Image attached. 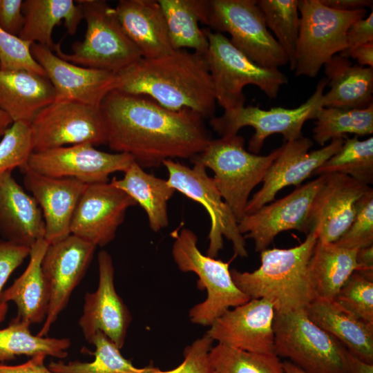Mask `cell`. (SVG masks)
I'll use <instances>...</instances> for the list:
<instances>
[{
  "mask_svg": "<svg viewBox=\"0 0 373 373\" xmlns=\"http://www.w3.org/2000/svg\"><path fill=\"white\" fill-rule=\"evenodd\" d=\"M106 144L127 153L141 167H158L164 160L191 159L211 140L204 119L187 108L167 109L149 97L116 89L100 104Z\"/></svg>",
  "mask_w": 373,
  "mask_h": 373,
  "instance_id": "obj_1",
  "label": "cell"
},
{
  "mask_svg": "<svg viewBox=\"0 0 373 373\" xmlns=\"http://www.w3.org/2000/svg\"><path fill=\"white\" fill-rule=\"evenodd\" d=\"M116 90L150 97L162 106L187 108L204 119L215 116L216 101L206 57L186 49L140 58L116 74Z\"/></svg>",
  "mask_w": 373,
  "mask_h": 373,
  "instance_id": "obj_2",
  "label": "cell"
},
{
  "mask_svg": "<svg viewBox=\"0 0 373 373\" xmlns=\"http://www.w3.org/2000/svg\"><path fill=\"white\" fill-rule=\"evenodd\" d=\"M318 240L309 233L299 245L289 249L260 251V266L252 272L230 270L236 287L250 299H266L275 312L305 309L316 298L309 271V262Z\"/></svg>",
  "mask_w": 373,
  "mask_h": 373,
  "instance_id": "obj_3",
  "label": "cell"
},
{
  "mask_svg": "<svg viewBox=\"0 0 373 373\" xmlns=\"http://www.w3.org/2000/svg\"><path fill=\"white\" fill-rule=\"evenodd\" d=\"M281 148L267 155L254 154L245 149L242 135H230L211 139L204 149L190 161L213 172V182L238 223L246 215L250 193L262 182Z\"/></svg>",
  "mask_w": 373,
  "mask_h": 373,
  "instance_id": "obj_4",
  "label": "cell"
},
{
  "mask_svg": "<svg viewBox=\"0 0 373 373\" xmlns=\"http://www.w3.org/2000/svg\"><path fill=\"white\" fill-rule=\"evenodd\" d=\"M86 23L84 39L72 46V52H64L60 43L52 51L74 64L117 74L132 65L142 55L122 28L115 12L104 0L75 1Z\"/></svg>",
  "mask_w": 373,
  "mask_h": 373,
  "instance_id": "obj_5",
  "label": "cell"
},
{
  "mask_svg": "<svg viewBox=\"0 0 373 373\" xmlns=\"http://www.w3.org/2000/svg\"><path fill=\"white\" fill-rule=\"evenodd\" d=\"M200 23L213 32L228 33L237 49L262 67L278 69L289 64L257 0H203Z\"/></svg>",
  "mask_w": 373,
  "mask_h": 373,
  "instance_id": "obj_6",
  "label": "cell"
},
{
  "mask_svg": "<svg viewBox=\"0 0 373 373\" xmlns=\"http://www.w3.org/2000/svg\"><path fill=\"white\" fill-rule=\"evenodd\" d=\"M209 42L206 54L216 103L224 111L245 106L243 88L254 85L269 98L277 97L287 77L277 68L262 67L237 49L224 34L204 29Z\"/></svg>",
  "mask_w": 373,
  "mask_h": 373,
  "instance_id": "obj_7",
  "label": "cell"
},
{
  "mask_svg": "<svg viewBox=\"0 0 373 373\" xmlns=\"http://www.w3.org/2000/svg\"><path fill=\"white\" fill-rule=\"evenodd\" d=\"M274 353L307 373H350L348 351L308 317L305 309L275 312Z\"/></svg>",
  "mask_w": 373,
  "mask_h": 373,
  "instance_id": "obj_8",
  "label": "cell"
},
{
  "mask_svg": "<svg viewBox=\"0 0 373 373\" xmlns=\"http://www.w3.org/2000/svg\"><path fill=\"white\" fill-rule=\"evenodd\" d=\"M173 258L183 272H193L197 286L206 289L207 296L189 311L190 321L195 324L210 326L231 307L247 303L250 298L235 285L229 262L204 255L198 247V237L189 229L182 228L174 236Z\"/></svg>",
  "mask_w": 373,
  "mask_h": 373,
  "instance_id": "obj_9",
  "label": "cell"
},
{
  "mask_svg": "<svg viewBox=\"0 0 373 373\" xmlns=\"http://www.w3.org/2000/svg\"><path fill=\"white\" fill-rule=\"evenodd\" d=\"M300 27L296 53V76L316 77L331 58L347 48L346 34L367 10L341 11L320 0H298Z\"/></svg>",
  "mask_w": 373,
  "mask_h": 373,
  "instance_id": "obj_10",
  "label": "cell"
},
{
  "mask_svg": "<svg viewBox=\"0 0 373 373\" xmlns=\"http://www.w3.org/2000/svg\"><path fill=\"white\" fill-rule=\"evenodd\" d=\"M327 85L326 77L318 82L313 94L296 108L274 107L262 110L255 106H244L224 111L220 116L209 119V124L220 137L238 134L245 126H251L255 133L249 141V151L258 154L271 135L281 134L285 142L303 137L302 129L309 119H315L323 107L322 98Z\"/></svg>",
  "mask_w": 373,
  "mask_h": 373,
  "instance_id": "obj_11",
  "label": "cell"
},
{
  "mask_svg": "<svg viewBox=\"0 0 373 373\" xmlns=\"http://www.w3.org/2000/svg\"><path fill=\"white\" fill-rule=\"evenodd\" d=\"M169 178L167 182L175 191L200 203L207 210L211 220L207 256L216 258L223 248V237L231 242L236 256L246 258L245 238L240 233L238 221L229 205L222 199L213 178L203 165L195 163L192 168L173 160H164Z\"/></svg>",
  "mask_w": 373,
  "mask_h": 373,
  "instance_id": "obj_12",
  "label": "cell"
},
{
  "mask_svg": "<svg viewBox=\"0 0 373 373\" xmlns=\"http://www.w3.org/2000/svg\"><path fill=\"white\" fill-rule=\"evenodd\" d=\"M33 152L67 144H106L107 135L99 107L55 99L30 124Z\"/></svg>",
  "mask_w": 373,
  "mask_h": 373,
  "instance_id": "obj_13",
  "label": "cell"
},
{
  "mask_svg": "<svg viewBox=\"0 0 373 373\" xmlns=\"http://www.w3.org/2000/svg\"><path fill=\"white\" fill-rule=\"evenodd\" d=\"M133 162L127 153H108L90 144H79L32 152L27 165L46 176L91 184L109 182L111 174L124 172Z\"/></svg>",
  "mask_w": 373,
  "mask_h": 373,
  "instance_id": "obj_14",
  "label": "cell"
},
{
  "mask_svg": "<svg viewBox=\"0 0 373 373\" xmlns=\"http://www.w3.org/2000/svg\"><path fill=\"white\" fill-rule=\"evenodd\" d=\"M96 247L70 234L48 244L41 261V270L50 292L46 318L38 332L46 336L60 313L66 308L73 290L88 269Z\"/></svg>",
  "mask_w": 373,
  "mask_h": 373,
  "instance_id": "obj_15",
  "label": "cell"
},
{
  "mask_svg": "<svg viewBox=\"0 0 373 373\" xmlns=\"http://www.w3.org/2000/svg\"><path fill=\"white\" fill-rule=\"evenodd\" d=\"M325 178V174L320 175L284 198L246 214L238 223L240 233L254 240L258 252L267 249L280 232L295 229L307 235L313 200Z\"/></svg>",
  "mask_w": 373,
  "mask_h": 373,
  "instance_id": "obj_16",
  "label": "cell"
},
{
  "mask_svg": "<svg viewBox=\"0 0 373 373\" xmlns=\"http://www.w3.org/2000/svg\"><path fill=\"white\" fill-rule=\"evenodd\" d=\"M136 204L111 181L87 184L75 209L70 234L96 247H104L114 240L128 209Z\"/></svg>",
  "mask_w": 373,
  "mask_h": 373,
  "instance_id": "obj_17",
  "label": "cell"
},
{
  "mask_svg": "<svg viewBox=\"0 0 373 373\" xmlns=\"http://www.w3.org/2000/svg\"><path fill=\"white\" fill-rule=\"evenodd\" d=\"M345 138H336L326 146L309 151L313 142L308 137L285 142L278 156L269 166L262 180L261 189L249 200L246 214L257 211L274 200L276 193L291 185L296 187L308 178L316 169L336 154Z\"/></svg>",
  "mask_w": 373,
  "mask_h": 373,
  "instance_id": "obj_18",
  "label": "cell"
},
{
  "mask_svg": "<svg viewBox=\"0 0 373 373\" xmlns=\"http://www.w3.org/2000/svg\"><path fill=\"white\" fill-rule=\"evenodd\" d=\"M97 288L93 292L85 294L79 325L88 343L97 332H102L122 349L132 317L116 291L111 256L106 251L101 250L97 256Z\"/></svg>",
  "mask_w": 373,
  "mask_h": 373,
  "instance_id": "obj_19",
  "label": "cell"
},
{
  "mask_svg": "<svg viewBox=\"0 0 373 373\" xmlns=\"http://www.w3.org/2000/svg\"><path fill=\"white\" fill-rule=\"evenodd\" d=\"M274 306L263 298L227 310L209 326L207 334L218 343L260 354L274 353Z\"/></svg>",
  "mask_w": 373,
  "mask_h": 373,
  "instance_id": "obj_20",
  "label": "cell"
},
{
  "mask_svg": "<svg viewBox=\"0 0 373 373\" xmlns=\"http://www.w3.org/2000/svg\"><path fill=\"white\" fill-rule=\"evenodd\" d=\"M308 219V231L318 240L335 242L351 225L357 201L370 186L342 173L325 174Z\"/></svg>",
  "mask_w": 373,
  "mask_h": 373,
  "instance_id": "obj_21",
  "label": "cell"
},
{
  "mask_svg": "<svg viewBox=\"0 0 373 373\" xmlns=\"http://www.w3.org/2000/svg\"><path fill=\"white\" fill-rule=\"evenodd\" d=\"M30 50L52 84L55 99L99 107L106 95L116 88L115 73L74 64L39 44H32Z\"/></svg>",
  "mask_w": 373,
  "mask_h": 373,
  "instance_id": "obj_22",
  "label": "cell"
},
{
  "mask_svg": "<svg viewBox=\"0 0 373 373\" xmlns=\"http://www.w3.org/2000/svg\"><path fill=\"white\" fill-rule=\"evenodd\" d=\"M23 183L39 206L44 223V240L51 244L70 234L71 219L87 184L73 178L46 176L27 164L19 169Z\"/></svg>",
  "mask_w": 373,
  "mask_h": 373,
  "instance_id": "obj_23",
  "label": "cell"
},
{
  "mask_svg": "<svg viewBox=\"0 0 373 373\" xmlns=\"http://www.w3.org/2000/svg\"><path fill=\"white\" fill-rule=\"evenodd\" d=\"M44 236L45 223L35 200L17 183L12 171L0 175L1 238L30 248Z\"/></svg>",
  "mask_w": 373,
  "mask_h": 373,
  "instance_id": "obj_24",
  "label": "cell"
},
{
  "mask_svg": "<svg viewBox=\"0 0 373 373\" xmlns=\"http://www.w3.org/2000/svg\"><path fill=\"white\" fill-rule=\"evenodd\" d=\"M115 10L122 28L142 57L155 58L173 50L158 0H120Z\"/></svg>",
  "mask_w": 373,
  "mask_h": 373,
  "instance_id": "obj_25",
  "label": "cell"
},
{
  "mask_svg": "<svg viewBox=\"0 0 373 373\" xmlns=\"http://www.w3.org/2000/svg\"><path fill=\"white\" fill-rule=\"evenodd\" d=\"M55 97L54 88L46 77L26 70L0 69V110L13 122L30 124Z\"/></svg>",
  "mask_w": 373,
  "mask_h": 373,
  "instance_id": "obj_26",
  "label": "cell"
},
{
  "mask_svg": "<svg viewBox=\"0 0 373 373\" xmlns=\"http://www.w3.org/2000/svg\"><path fill=\"white\" fill-rule=\"evenodd\" d=\"M48 245L44 239H41L30 247L26 269L1 296V303L13 302L16 305V319L30 325L44 322L48 313L50 292L41 270Z\"/></svg>",
  "mask_w": 373,
  "mask_h": 373,
  "instance_id": "obj_27",
  "label": "cell"
},
{
  "mask_svg": "<svg viewBox=\"0 0 373 373\" xmlns=\"http://www.w3.org/2000/svg\"><path fill=\"white\" fill-rule=\"evenodd\" d=\"M324 68L329 90L323 95V107L361 109L373 104V68L354 64L338 54Z\"/></svg>",
  "mask_w": 373,
  "mask_h": 373,
  "instance_id": "obj_28",
  "label": "cell"
},
{
  "mask_svg": "<svg viewBox=\"0 0 373 373\" xmlns=\"http://www.w3.org/2000/svg\"><path fill=\"white\" fill-rule=\"evenodd\" d=\"M305 310L312 321L336 338L351 354L373 363V325L345 312L333 300L316 298Z\"/></svg>",
  "mask_w": 373,
  "mask_h": 373,
  "instance_id": "obj_29",
  "label": "cell"
},
{
  "mask_svg": "<svg viewBox=\"0 0 373 373\" xmlns=\"http://www.w3.org/2000/svg\"><path fill=\"white\" fill-rule=\"evenodd\" d=\"M24 24L18 37L23 40L46 46L53 50L52 31L64 20L67 32L73 35L83 14L73 0H25L22 3Z\"/></svg>",
  "mask_w": 373,
  "mask_h": 373,
  "instance_id": "obj_30",
  "label": "cell"
},
{
  "mask_svg": "<svg viewBox=\"0 0 373 373\" xmlns=\"http://www.w3.org/2000/svg\"><path fill=\"white\" fill-rule=\"evenodd\" d=\"M124 173L122 178L114 177L111 182L142 207L152 231L157 232L167 227V202L175 191L167 180L146 173L135 161Z\"/></svg>",
  "mask_w": 373,
  "mask_h": 373,
  "instance_id": "obj_31",
  "label": "cell"
},
{
  "mask_svg": "<svg viewBox=\"0 0 373 373\" xmlns=\"http://www.w3.org/2000/svg\"><path fill=\"white\" fill-rule=\"evenodd\" d=\"M358 249L318 240L309 262V271L316 298L333 300L356 269Z\"/></svg>",
  "mask_w": 373,
  "mask_h": 373,
  "instance_id": "obj_32",
  "label": "cell"
},
{
  "mask_svg": "<svg viewBox=\"0 0 373 373\" xmlns=\"http://www.w3.org/2000/svg\"><path fill=\"white\" fill-rule=\"evenodd\" d=\"M173 50L191 49L206 56L209 42L199 26L203 0H158Z\"/></svg>",
  "mask_w": 373,
  "mask_h": 373,
  "instance_id": "obj_33",
  "label": "cell"
},
{
  "mask_svg": "<svg viewBox=\"0 0 373 373\" xmlns=\"http://www.w3.org/2000/svg\"><path fill=\"white\" fill-rule=\"evenodd\" d=\"M31 325L12 319L9 325L0 329V362L10 361L17 356H34L45 354L62 359L68 356L71 341L68 338H52L33 335Z\"/></svg>",
  "mask_w": 373,
  "mask_h": 373,
  "instance_id": "obj_34",
  "label": "cell"
},
{
  "mask_svg": "<svg viewBox=\"0 0 373 373\" xmlns=\"http://www.w3.org/2000/svg\"><path fill=\"white\" fill-rule=\"evenodd\" d=\"M314 140L321 146L333 139L373 133V104L365 108L322 107L315 118Z\"/></svg>",
  "mask_w": 373,
  "mask_h": 373,
  "instance_id": "obj_35",
  "label": "cell"
},
{
  "mask_svg": "<svg viewBox=\"0 0 373 373\" xmlns=\"http://www.w3.org/2000/svg\"><path fill=\"white\" fill-rule=\"evenodd\" d=\"M89 343L95 347L91 362L51 361L48 368L55 373H146L150 369L151 366L135 367L102 332H97Z\"/></svg>",
  "mask_w": 373,
  "mask_h": 373,
  "instance_id": "obj_36",
  "label": "cell"
},
{
  "mask_svg": "<svg viewBox=\"0 0 373 373\" xmlns=\"http://www.w3.org/2000/svg\"><path fill=\"white\" fill-rule=\"evenodd\" d=\"M341 149L314 171L313 175L342 173L367 185L373 183V137H345Z\"/></svg>",
  "mask_w": 373,
  "mask_h": 373,
  "instance_id": "obj_37",
  "label": "cell"
},
{
  "mask_svg": "<svg viewBox=\"0 0 373 373\" xmlns=\"http://www.w3.org/2000/svg\"><path fill=\"white\" fill-rule=\"evenodd\" d=\"M266 26L285 51L294 70L300 27L298 0H257Z\"/></svg>",
  "mask_w": 373,
  "mask_h": 373,
  "instance_id": "obj_38",
  "label": "cell"
},
{
  "mask_svg": "<svg viewBox=\"0 0 373 373\" xmlns=\"http://www.w3.org/2000/svg\"><path fill=\"white\" fill-rule=\"evenodd\" d=\"M208 356L213 373H285L276 354L250 352L218 343Z\"/></svg>",
  "mask_w": 373,
  "mask_h": 373,
  "instance_id": "obj_39",
  "label": "cell"
},
{
  "mask_svg": "<svg viewBox=\"0 0 373 373\" xmlns=\"http://www.w3.org/2000/svg\"><path fill=\"white\" fill-rule=\"evenodd\" d=\"M333 301L349 314L373 325V281L354 271Z\"/></svg>",
  "mask_w": 373,
  "mask_h": 373,
  "instance_id": "obj_40",
  "label": "cell"
},
{
  "mask_svg": "<svg viewBox=\"0 0 373 373\" xmlns=\"http://www.w3.org/2000/svg\"><path fill=\"white\" fill-rule=\"evenodd\" d=\"M0 142V175L21 169L33 152L30 123L15 122L5 131Z\"/></svg>",
  "mask_w": 373,
  "mask_h": 373,
  "instance_id": "obj_41",
  "label": "cell"
},
{
  "mask_svg": "<svg viewBox=\"0 0 373 373\" xmlns=\"http://www.w3.org/2000/svg\"><path fill=\"white\" fill-rule=\"evenodd\" d=\"M350 249L373 245V189L370 187L357 201L356 214L347 230L334 242Z\"/></svg>",
  "mask_w": 373,
  "mask_h": 373,
  "instance_id": "obj_42",
  "label": "cell"
},
{
  "mask_svg": "<svg viewBox=\"0 0 373 373\" xmlns=\"http://www.w3.org/2000/svg\"><path fill=\"white\" fill-rule=\"evenodd\" d=\"M32 44L0 28V69L26 70L46 77L43 68L32 55Z\"/></svg>",
  "mask_w": 373,
  "mask_h": 373,
  "instance_id": "obj_43",
  "label": "cell"
},
{
  "mask_svg": "<svg viewBox=\"0 0 373 373\" xmlns=\"http://www.w3.org/2000/svg\"><path fill=\"white\" fill-rule=\"evenodd\" d=\"M213 342L206 334L185 347L184 360L175 368L162 371L151 366L146 373H213L208 356Z\"/></svg>",
  "mask_w": 373,
  "mask_h": 373,
  "instance_id": "obj_44",
  "label": "cell"
},
{
  "mask_svg": "<svg viewBox=\"0 0 373 373\" xmlns=\"http://www.w3.org/2000/svg\"><path fill=\"white\" fill-rule=\"evenodd\" d=\"M30 249L0 238V324L8 310V305L1 301L3 288L12 272L29 256Z\"/></svg>",
  "mask_w": 373,
  "mask_h": 373,
  "instance_id": "obj_45",
  "label": "cell"
},
{
  "mask_svg": "<svg viewBox=\"0 0 373 373\" xmlns=\"http://www.w3.org/2000/svg\"><path fill=\"white\" fill-rule=\"evenodd\" d=\"M21 0H0V28L18 36L24 24Z\"/></svg>",
  "mask_w": 373,
  "mask_h": 373,
  "instance_id": "obj_46",
  "label": "cell"
},
{
  "mask_svg": "<svg viewBox=\"0 0 373 373\" xmlns=\"http://www.w3.org/2000/svg\"><path fill=\"white\" fill-rule=\"evenodd\" d=\"M346 41L347 48L342 52H349L359 46L373 41L372 10L369 15L351 24L347 31Z\"/></svg>",
  "mask_w": 373,
  "mask_h": 373,
  "instance_id": "obj_47",
  "label": "cell"
},
{
  "mask_svg": "<svg viewBox=\"0 0 373 373\" xmlns=\"http://www.w3.org/2000/svg\"><path fill=\"white\" fill-rule=\"evenodd\" d=\"M46 356L45 354L35 355L19 365L0 364V373H55L45 365Z\"/></svg>",
  "mask_w": 373,
  "mask_h": 373,
  "instance_id": "obj_48",
  "label": "cell"
},
{
  "mask_svg": "<svg viewBox=\"0 0 373 373\" xmlns=\"http://www.w3.org/2000/svg\"><path fill=\"white\" fill-rule=\"evenodd\" d=\"M356 269L369 280L373 281V245L357 250L356 256Z\"/></svg>",
  "mask_w": 373,
  "mask_h": 373,
  "instance_id": "obj_49",
  "label": "cell"
},
{
  "mask_svg": "<svg viewBox=\"0 0 373 373\" xmlns=\"http://www.w3.org/2000/svg\"><path fill=\"white\" fill-rule=\"evenodd\" d=\"M338 55L356 60L359 66L373 68V41L366 43L349 52H341Z\"/></svg>",
  "mask_w": 373,
  "mask_h": 373,
  "instance_id": "obj_50",
  "label": "cell"
},
{
  "mask_svg": "<svg viewBox=\"0 0 373 373\" xmlns=\"http://www.w3.org/2000/svg\"><path fill=\"white\" fill-rule=\"evenodd\" d=\"M327 7L341 10L354 11L366 9L367 7L372 8V0H320Z\"/></svg>",
  "mask_w": 373,
  "mask_h": 373,
  "instance_id": "obj_51",
  "label": "cell"
},
{
  "mask_svg": "<svg viewBox=\"0 0 373 373\" xmlns=\"http://www.w3.org/2000/svg\"><path fill=\"white\" fill-rule=\"evenodd\" d=\"M350 373H373V363H366L348 352Z\"/></svg>",
  "mask_w": 373,
  "mask_h": 373,
  "instance_id": "obj_52",
  "label": "cell"
},
{
  "mask_svg": "<svg viewBox=\"0 0 373 373\" xmlns=\"http://www.w3.org/2000/svg\"><path fill=\"white\" fill-rule=\"evenodd\" d=\"M13 123L11 118L3 111L0 110V136H2L5 131Z\"/></svg>",
  "mask_w": 373,
  "mask_h": 373,
  "instance_id": "obj_53",
  "label": "cell"
},
{
  "mask_svg": "<svg viewBox=\"0 0 373 373\" xmlns=\"http://www.w3.org/2000/svg\"><path fill=\"white\" fill-rule=\"evenodd\" d=\"M285 373H307L289 361L283 362Z\"/></svg>",
  "mask_w": 373,
  "mask_h": 373,
  "instance_id": "obj_54",
  "label": "cell"
}]
</instances>
